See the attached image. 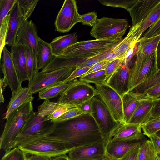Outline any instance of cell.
Instances as JSON below:
<instances>
[{
  "mask_svg": "<svg viewBox=\"0 0 160 160\" xmlns=\"http://www.w3.org/2000/svg\"><path fill=\"white\" fill-rule=\"evenodd\" d=\"M11 47L12 61L19 80L21 83L26 80L29 81L27 71L25 46L15 44Z\"/></svg>",
  "mask_w": 160,
  "mask_h": 160,
  "instance_id": "19",
  "label": "cell"
},
{
  "mask_svg": "<svg viewBox=\"0 0 160 160\" xmlns=\"http://www.w3.org/2000/svg\"><path fill=\"white\" fill-rule=\"evenodd\" d=\"M107 141L103 140L75 148L68 152L70 160H102L107 157Z\"/></svg>",
  "mask_w": 160,
  "mask_h": 160,
  "instance_id": "13",
  "label": "cell"
},
{
  "mask_svg": "<svg viewBox=\"0 0 160 160\" xmlns=\"http://www.w3.org/2000/svg\"><path fill=\"white\" fill-rule=\"evenodd\" d=\"M140 125L132 123L120 124L111 135L109 139L130 140L141 139L145 137L142 133Z\"/></svg>",
  "mask_w": 160,
  "mask_h": 160,
  "instance_id": "21",
  "label": "cell"
},
{
  "mask_svg": "<svg viewBox=\"0 0 160 160\" xmlns=\"http://www.w3.org/2000/svg\"><path fill=\"white\" fill-rule=\"evenodd\" d=\"M91 99L85 101L81 104L77 105L79 108L84 113L91 114L92 112Z\"/></svg>",
  "mask_w": 160,
  "mask_h": 160,
  "instance_id": "54",
  "label": "cell"
},
{
  "mask_svg": "<svg viewBox=\"0 0 160 160\" xmlns=\"http://www.w3.org/2000/svg\"><path fill=\"white\" fill-rule=\"evenodd\" d=\"M160 35L150 38L141 37L137 43V54L149 56L156 52Z\"/></svg>",
  "mask_w": 160,
  "mask_h": 160,
  "instance_id": "28",
  "label": "cell"
},
{
  "mask_svg": "<svg viewBox=\"0 0 160 160\" xmlns=\"http://www.w3.org/2000/svg\"><path fill=\"white\" fill-rule=\"evenodd\" d=\"M160 2V0H137L127 11L132 26L140 24Z\"/></svg>",
  "mask_w": 160,
  "mask_h": 160,
  "instance_id": "17",
  "label": "cell"
},
{
  "mask_svg": "<svg viewBox=\"0 0 160 160\" xmlns=\"http://www.w3.org/2000/svg\"><path fill=\"white\" fill-rule=\"evenodd\" d=\"M156 155L153 144L150 140H147L140 146L138 160H156Z\"/></svg>",
  "mask_w": 160,
  "mask_h": 160,
  "instance_id": "32",
  "label": "cell"
},
{
  "mask_svg": "<svg viewBox=\"0 0 160 160\" xmlns=\"http://www.w3.org/2000/svg\"><path fill=\"white\" fill-rule=\"evenodd\" d=\"M39 38L36 26L31 20H28L19 29L16 37L15 44L29 46L33 49L37 57Z\"/></svg>",
  "mask_w": 160,
  "mask_h": 160,
  "instance_id": "16",
  "label": "cell"
},
{
  "mask_svg": "<svg viewBox=\"0 0 160 160\" xmlns=\"http://www.w3.org/2000/svg\"><path fill=\"white\" fill-rule=\"evenodd\" d=\"M139 26L140 24L132 26L126 37L113 50L112 52L115 53L117 58L123 60L132 44L140 39L138 36Z\"/></svg>",
  "mask_w": 160,
  "mask_h": 160,
  "instance_id": "24",
  "label": "cell"
},
{
  "mask_svg": "<svg viewBox=\"0 0 160 160\" xmlns=\"http://www.w3.org/2000/svg\"><path fill=\"white\" fill-rule=\"evenodd\" d=\"M160 83V69L156 74L148 81L140 84L132 91L138 94H142L147 89Z\"/></svg>",
  "mask_w": 160,
  "mask_h": 160,
  "instance_id": "38",
  "label": "cell"
},
{
  "mask_svg": "<svg viewBox=\"0 0 160 160\" xmlns=\"http://www.w3.org/2000/svg\"><path fill=\"white\" fill-rule=\"evenodd\" d=\"M128 27L127 19L104 17L97 19L90 34L96 39L120 38Z\"/></svg>",
  "mask_w": 160,
  "mask_h": 160,
  "instance_id": "6",
  "label": "cell"
},
{
  "mask_svg": "<svg viewBox=\"0 0 160 160\" xmlns=\"http://www.w3.org/2000/svg\"><path fill=\"white\" fill-rule=\"evenodd\" d=\"M9 14L10 19L5 45L11 47L15 44L17 32L21 25L26 21L24 20L17 2Z\"/></svg>",
  "mask_w": 160,
  "mask_h": 160,
  "instance_id": "20",
  "label": "cell"
},
{
  "mask_svg": "<svg viewBox=\"0 0 160 160\" xmlns=\"http://www.w3.org/2000/svg\"><path fill=\"white\" fill-rule=\"evenodd\" d=\"M51 160H70L68 156L62 154L51 158Z\"/></svg>",
  "mask_w": 160,
  "mask_h": 160,
  "instance_id": "59",
  "label": "cell"
},
{
  "mask_svg": "<svg viewBox=\"0 0 160 160\" xmlns=\"http://www.w3.org/2000/svg\"><path fill=\"white\" fill-rule=\"evenodd\" d=\"M142 94L143 97L155 99L160 98V83L147 89Z\"/></svg>",
  "mask_w": 160,
  "mask_h": 160,
  "instance_id": "48",
  "label": "cell"
},
{
  "mask_svg": "<svg viewBox=\"0 0 160 160\" xmlns=\"http://www.w3.org/2000/svg\"><path fill=\"white\" fill-rule=\"evenodd\" d=\"M102 160H114L113 159H112L108 157H106V158H105Z\"/></svg>",
  "mask_w": 160,
  "mask_h": 160,
  "instance_id": "62",
  "label": "cell"
},
{
  "mask_svg": "<svg viewBox=\"0 0 160 160\" xmlns=\"http://www.w3.org/2000/svg\"><path fill=\"white\" fill-rule=\"evenodd\" d=\"M54 57L50 43L39 38L37 57L38 70L46 67L51 62Z\"/></svg>",
  "mask_w": 160,
  "mask_h": 160,
  "instance_id": "27",
  "label": "cell"
},
{
  "mask_svg": "<svg viewBox=\"0 0 160 160\" xmlns=\"http://www.w3.org/2000/svg\"><path fill=\"white\" fill-rule=\"evenodd\" d=\"M71 82L66 83H60L42 90L38 92L39 98L49 99L60 95L70 85Z\"/></svg>",
  "mask_w": 160,
  "mask_h": 160,
  "instance_id": "30",
  "label": "cell"
},
{
  "mask_svg": "<svg viewBox=\"0 0 160 160\" xmlns=\"http://www.w3.org/2000/svg\"><path fill=\"white\" fill-rule=\"evenodd\" d=\"M2 63H1V70L3 74L4 86H9L12 93L22 86V83L18 78L12 61L11 52L5 46L2 53Z\"/></svg>",
  "mask_w": 160,
  "mask_h": 160,
  "instance_id": "15",
  "label": "cell"
},
{
  "mask_svg": "<svg viewBox=\"0 0 160 160\" xmlns=\"http://www.w3.org/2000/svg\"><path fill=\"white\" fill-rule=\"evenodd\" d=\"M139 40L134 41L128 50L123 60L122 64L130 70L134 65L137 52V43Z\"/></svg>",
  "mask_w": 160,
  "mask_h": 160,
  "instance_id": "37",
  "label": "cell"
},
{
  "mask_svg": "<svg viewBox=\"0 0 160 160\" xmlns=\"http://www.w3.org/2000/svg\"><path fill=\"white\" fill-rule=\"evenodd\" d=\"M92 66L86 67L83 68H76L70 76L66 79L60 82L66 83L71 82L78 78H80L82 76L87 72Z\"/></svg>",
  "mask_w": 160,
  "mask_h": 160,
  "instance_id": "49",
  "label": "cell"
},
{
  "mask_svg": "<svg viewBox=\"0 0 160 160\" xmlns=\"http://www.w3.org/2000/svg\"><path fill=\"white\" fill-rule=\"evenodd\" d=\"M98 96L107 107L115 120L126 124L123 114L122 97L105 83L95 85Z\"/></svg>",
  "mask_w": 160,
  "mask_h": 160,
  "instance_id": "11",
  "label": "cell"
},
{
  "mask_svg": "<svg viewBox=\"0 0 160 160\" xmlns=\"http://www.w3.org/2000/svg\"><path fill=\"white\" fill-rule=\"evenodd\" d=\"M25 50L27 71L29 81L39 72L37 65V56L33 49L29 46H25Z\"/></svg>",
  "mask_w": 160,
  "mask_h": 160,
  "instance_id": "29",
  "label": "cell"
},
{
  "mask_svg": "<svg viewBox=\"0 0 160 160\" xmlns=\"http://www.w3.org/2000/svg\"><path fill=\"white\" fill-rule=\"evenodd\" d=\"M77 42V33L73 32L58 37L49 43L54 57L59 55L67 48Z\"/></svg>",
  "mask_w": 160,
  "mask_h": 160,
  "instance_id": "26",
  "label": "cell"
},
{
  "mask_svg": "<svg viewBox=\"0 0 160 160\" xmlns=\"http://www.w3.org/2000/svg\"><path fill=\"white\" fill-rule=\"evenodd\" d=\"M77 107L78 106L76 104L64 103L52 114L46 117L44 120L55 119L68 111Z\"/></svg>",
  "mask_w": 160,
  "mask_h": 160,
  "instance_id": "43",
  "label": "cell"
},
{
  "mask_svg": "<svg viewBox=\"0 0 160 160\" xmlns=\"http://www.w3.org/2000/svg\"><path fill=\"white\" fill-rule=\"evenodd\" d=\"M17 2V0H0V24L9 14Z\"/></svg>",
  "mask_w": 160,
  "mask_h": 160,
  "instance_id": "44",
  "label": "cell"
},
{
  "mask_svg": "<svg viewBox=\"0 0 160 160\" xmlns=\"http://www.w3.org/2000/svg\"><path fill=\"white\" fill-rule=\"evenodd\" d=\"M144 98L132 91L128 92L122 97L124 118L127 123Z\"/></svg>",
  "mask_w": 160,
  "mask_h": 160,
  "instance_id": "25",
  "label": "cell"
},
{
  "mask_svg": "<svg viewBox=\"0 0 160 160\" xmlns=\"http://www.w3.org/2000/svg\"><path fill=\"white\" fill-rule=\"evenodd\" d=\"M123 39L109 38L82 41L69 46L56 56L64 59H83L84 60L103 53L111 51Z\"/></svg>",
  "mask_w": 160,
  "mask_h": 160,
  "instance_id": "3",
  "label": "cell"
},
{
  "mask_svg": "<svg viewBox=\"0 0 160 160\" xmlns=\"http://www.w3.org/2000/svg\"><path fill=\"white\" fill-rule=\"evenodd\" d=\"M157 99L144 98L127 123L141 125L151 118V112Z\"/></svg>",
  "mask_w": 160,
  "mask_h": 160,
  "instance_id": "23",
  "label": "cell"
},
{
  "mask_svg": "<svg viewBox=\"0 0 160 160\" xmlns=\"http://www.w3.org/2000/svg\"><path fill=\"white\" fill-rule=\"evenodd\" d=\"M0 102L1 103H4L5 100L3 92L5 88L4 86L3 78L0 79Z\"/></svg>",
  "mask_w": 160,
  "mask_h": 160,
  "instance_id": "57",
  "label": "cell"
},
{
  "mask_svg": "<svg viewBox=\"0 0 160 160\" xmlns=\"http://www.w3.org/2000/svg\"><path fill=\"white\" fill-rule=\"evenodd\" d=\"M79 15L76 1L65 0L55 20V30L63 33L68 32L79 22Z\"/></svg>",
  "mask_w": 160,
  "mask_h": 160,
  "instance_id": "12",
  "label": "cell"
},
{
  "mask_svg": "<svg viewBox=\"0 0 160 160\" xmlns=\"http://www.w3.org/2000/svg\"><path fill=\"white\" fill-rule=\"evenodd\" d=\"M18 147L27 154L41 155L50 158L66 154L72 150L68 143L50 135L29 136Z\"/></svg>",
  "mask_w": 160,
  "mask_h": 160,
  "instance_id": "2",
  "label": "cell"
},
{
  "mask_svg": "<svg viewBox=\"0 0 160 160\" xmlns=\"http://www.w3.org/2000/svg\"><path fill=\"white\" fill-rule=\"evenodd\" d=\"M156 58L158 70L160 69V39L156 50Z\"/></svg>",
  "mask_w": 160,
  "mask_h": 160,
  "instance_id": "58",
  "label": "cell"
},
{
  "mask_svg": "<svg viewBox=\"0 0 160 160\" xmlns=\"http://www.w3.org/2000/svg\"><path fill=\"white\" fill-rule=\"evenodd\" d=\"M140 147L133 149L119 160H138V154Z\"/></svg>",
  "mask_w": 160,
  "mask_h": 160,
  "instance_id": "52",
  "label": "cell"
},
{
  "mask_svg": "<svg viewBox=\"0 0 160 160\" xmlns=\"http://www.w3.org/2000/svg\"><path fill=\"white\" fill-rule=\"evenodd\" d=\"M123 60L116 58L111 61L107 67L105 71V82L118 68L122 64Z\"/></svg>",
  "mask_w": 160,
  "mask_h": 160,
  "instance_id": "47",
  "label": "cell"
},
{
  "mask_svg": "<svg viewBox=\"0 0 160 160\" xmlns=\"http://www.w3.org/2000/svg\"><path fill=\"white\" fill-rule=\"evenodd\" d=\"M98 96L95 88L89 83L76 78L71 82L60 95L58 102L78 105Z\"/></svg>",
  "mask_w": 160,
  "mask_h": 160,
  "instance_id": "9",
  "label": "cell"
},
{
  "mask_svg": "<svg viewBox=\"0 0 160 160\" xmlns=\"http://www.w3.org/2000/svg\"><path fill=\"white\" fill-rule=\"evenodd\" d=\"M64 103L58 102H51L45 99L43 103L38 107V113L39 115L46 117L52 114Z\"/></svg>",
  "mask_w": 160,
  "mask_h": 160,
  "instance_id": "35",
  "label": "cell"
},
{
  "mask_svg": "<svg viewBox=\"0 0 160 160\" xmlns=\"http://www.w3.org/2000/svg\"><path fill=\"white\" fill-rule=\"evenodd\" d=\"M91 102V115L97 123L103 140L107 142L121 124L115 120L107 106L99 97H94Z\"/></svg>",
  "mask_w": 160,
  "mask_h": 160,
  "instance_id": "7",
  "label": "cell"
},
{
  "mask_svg": "<svg viewBox=\"0 0 160 160\" xmlns=\"http://www.w3.org/2000/svg\"><path fill=\"white\" fill-rule=\"evenodd\" d=\"M155 134L160 138V130L157 132Z\"/></svg>",
  "mask_w": 160,
  "mask_h": 160,
  "instance_id": "63",
  "label": "cell"
},
{
  "mask_svg": "<svg viewBox=\"0 0 160 160\" xmlns=\"http://www.w3.org/2000/svg\"><path fill=\"white\" fill-rule=\"evenodd\" d=\"M160 117V98L156 99L151 114V118Z\"/></svg>",
  "mask_w": 160,
  "mask_h": 160,
  "instance_id": "55",
  "label": "cell"
},
{
  "mask_svg": "<svg viewBox=\"0 0 160 160\" xmlns=\"http://www.w3.org/2000/svg\"><path fill=\"white\" fill-rule=\"evenodd\" d=\"M158 70L156 52L149 56L137 54L135 63L129 72L128 92L150 79Z\"/></svg>",
  "mask_w": 160,
  "mask_h": 160,
  "instance_id": "5",
  "label": "cell"
},
{
  "mask_svg": "<svg viewBox=\"0 0 160 160\" xmlns=\"http://www.w3.org/2000/svg\"><path fill=\"white\" fill-rule=\"evenodd\" d=\"M97 13L94 11L79 15V22L83 25L93 27L97 19Z\"/></svg>",
  "mask_w": 160,
  "mask_h": 160,
  "instance_id": "46",
  "label": "cell"
},
{
  "mask_svg": "<svg viewBox=\"0 0 160 160\" xmlns=\"http://www.w3.org/2000/svg\"><path fill=\"white\" fill-rule=\"evenodd\" d=\"M156 160H160V155L157 154Z\"/></svg>",
  "mask_w": 160,
  "mask_h": 160,
  "instance_id": "61",
  "label": "cell"
},
{
  "mask_svg": "<svg viewBox=\"0 0 160 160\" xmlns=\"http://www.w3.org/2000/svg\"><path fill=\"white\" fill-rule=\"evenodd\" d=\"M143 134L148 137L160 130V117L152 118L141 125Z\"/></svg>",
  "mask_w": 160,
  "mask_h": 160,
  "instance_id": "34",
  "label": "cell"
},
{
  "mask_svg": "<svg viewBox=\"0 0 160 160\" xmlns=\"http://www.w3.org/2000/svg\"><path fill=\"white\" fill-rule=\"evenodd\" d=\"M112 51L103 53L98 55L85 59L82 62H78L76 65V68L92 66L97 63L106 59L109 53Z\"/></svg>",
  "mask_w": 160,
  "mask_h": 160,
  "instance_id": "40",
  "label": "cell"
},
{
  "mask_svg": "<svg viewBox=\"0 0 160 160\" xmlns=\"http://www.w3.org/2000/svg\"><path fill=\"white\" fill-rule=\"evenodd\" d=\"M148 138L153 144L156 153L160 155V138L156 134L150 135Z\"/></svg>",
  "mask_w": 160,
  "mask_h": 160,
  "instance_id": "53",
  "label": "cell"
},
{
  "mask_svg": "<svg viewBox=\"0 0 160 160\" xmlns=\"http://www.w3.org/2000/svg\"><path fill=\"white\" fill-rule=\"evenodd\" d=\"M10 16L8 14L0 24V58H1L2 51L5 46L8 34Z\"/></svg>",
  "mask_w": 160,
  "mask_h": 160,
  "instance_id": "41",
  "label": "cell"
},
{
  "mask_svg": "<svg viewBox=\"0 0 160 160\" xmlns=\"http://www.w3.org/2000/svg\"><path fill=\"white\" fill-rule=\"evenodd\" d=\"M160 19V2L140 24L138 36L140 38L144 33Z\"/></svg>",
  "mask_w": 160,
  "mask_h": 160,
  "instance_id": "31",
  "label": "cell"
},
{
  "mask_svg": "<svg viewBox=\"0 0 160 160\" xmlns=\"http://www.w3.org/2000/svg\"><path fill=\"white\" fill-rule=\"evenodd\" d=\"M32 95L30 89L28 87H21L12 92L3 119H7L12 112L27 102H32L34 98Z\"/></svg>",
  "mask_w": 160,
  "mask_h": 160,
  "instance_id": "22",
  "label": "cell"
},
{
  "mask_svg": "<svg viewBox=\"0 0 160 160\" xmlns=\"http://www.w3.org/2000/svg\"><path fill=\"white\" fill-rule=\"evenodd\" d=\"M46 117L32 111L24 123L18 136L13 148L18 147L28 137L37 135H50L53 132L55 123L51 120H44Z\"/></svg>",
  "mask_w": 160,
  "mask_h": 160,
  "instance_id": "8",
  "label": "cell"
},
{
  "mask_svg": "<svg viewBox=\"0 0 160 160\" xmlns=\"http://www.w3.org/2000/svg\"><path fill=\"white\" fill-rule=\"evenodd\" d=\"M101 4L107 6L121 8L127 10L130 8L137 0H99Z\"/></svg>",
  "mask_w": 160,
  "mask_h": 160,
  "instance_id": "39",
  "label": "cell"
},
{
  "mask_svg": "<svg viewBox=\"0 0 160 160\" xmlns=\"http://www.w3.org/2000/svg\"><path fill=\"white\" fill-rule=\"evenodd\" d=\"M76 68V65H74L47 72H39L29 81L28 87L30 88L32 94L36 93L63 81L70 76Z\"/></svg>",
  "mask_w": 160,
  "mask_h": 160,
  "instance_id": "10",
  "label": "cell"
},
{
  "mask_svg": "<svg viewBox=\"0 0 160 160\" xmlns=\"http://www.w3.org/2000/svg\"><path fill=\"white\" fill-rule=\"evenodd\" d=\"M38 1V0H17L25 21L28 20Z\"/></svg>",
  "mask_w": 160,
  "mask_h": 160,
  "instance_id": "33",
  "label": "cell"
},
{
  "mask_svg": "<svg viewBox=\"0 0 160 160\" xmlns=\"http://www.w3.org/2000/svg\"><path fill=\"white\" fill-rule=\"evenodd\" d=\"M50 135L68 143L72 150L104 140L94 119L87 113L55 123Z\"/></svg>",
  "mask_w": 160,
  "mask_h": 160,
  "instance_id": "1",
  "label": "cell"
},
{
  "mask_svg": "<svg viewBox=\"0 0 160 160\" xmlns=\"http://www.w3.org/2000/svg\"><path fill=\"white\" fill-rule=\"evenodd\" d=\"M159 29L160 19L148 29L142 35V37L146 38H150Z\"/></svg>",
  "mask_w": 160,
  "mask_h": 160,
  "instance_id": "51",
  "label": "cell"
},
{
  "mask_svg": "<svg viewBox=\"0 0 160 160\" xmlns=\"http://www.w3.org/2000/svg\"><path fill=\"white\" fill-rule=\"evenodd\" d=\"M111 61L105 59L97 63L93 66L87 72L81 77L94 72L105 70Z\"/></svg>",
  "mask_w": 160,
  "mask_h": 160,
  "instance_id": "50",
  "label": "cell"
},
{
  "mask_svg": "<svg viewBox=\"0 0 160 160\" xmlns=\"http://www.w3.org/2000/svg\"><path fill=\"white\" fill-rule=\"evenodd\" d=\"M26 160H27L26 159Z\"/></svg>",
  "mask_w": 160,
  "mask_h": 160,
  "instance_id": "64",
  "label": "cell"
},
{
  "mask_svg": "<svg viewBox=\"0 0 160 160\" xmlns=\"http://www.w3.org/2000/svg\"><path fill=\"white\" fill-rule=\"evenodd\" d=\"M105 70L94 72L79 78V79L88 83H92L95 85L105 83Z\"/></svg>",
  "mask_w": 160,
  "mask_h": 160,
  "instance_id": "36",
  "label": "cell"
},
{
  "mask_svg": "<svg viewBox=\"0 0 160 160\" xmlns=\"http://www.w3.org/2000/svg\"><path fill=\"white\" fill-rule=\"evenodd\" d=\"M159 35H160V29L155 33L151 37Z\"/></svg>",
  "mask_w": 160,
  "mask_h": 160,
  "instance_id": "60",
  "label": "cell"
},
{
  "mask_svg": "<svg viewBox=\"0 0 160 160\" xmlns=\"http://www.w3.org/2000/svg\"><path fill=\"white\" fill-rule=\"evenodd\" d=\"M83 113H84L77 107L68 111L57 119L51 120L55 123H58L74 118Z\"/></svg>",
  "mask_w": 160,
  "mask_h": 160,
  "instance_id": "45",
  "label": "cell"
},
{
  "mask_svg": "<svg viewBox=\"0 0 160 160\" xmlns=\"http://www.w3.org/2000/svg\"><path fill=\"white\" fill-rule=\"evenodd\" d=\"M147 140L145 137L138 139L130 140L111 139L107 142L106 156L114 160H119L133 149L140 146Z\"/></svg>",
  "mask_w": 160,
  "mask_h": 160,
  "instance_id": "14",
  "label": "cell"
},
{
  "mask_svg": "<svg viewBox=\"0 0 160 160\" xmlns=\"http://www.w3.org/2000/svg\"><path fill=\"white\" fill-rule=\"evenodd\" d=\"M27 160H51V158L42 155L31 154L29 157H27Z\"/></svg>",
  "mask_w": 160,
  "mask_h": 160,
  "instance_id": "56",
  "label": "cell"
},
{
  "mask_svg": "<svg viewBox=\"0 0 160 160\" xmlns=\"http://www.w3.org/2000/svg\"><path fill=\"white\" fill-rule=\"evenodd\" d=\"M26 154L18 147H16L5 152L1 160H26Z\"/></svg>",
  "mask_w": 160,
  "mask_h": 160,
  "instance_id": "42",
  "label": "cell"
},
{
  "mask_svg": "<svg viewBox=\"0 0 160 160\" xmlns=\"http://www.w3.org/2000/svg\"><path fill=\"white\" fill-rule=\"evenodd\" d=\"M33 111V102H29L12 112L6 119L0 139V148L7 152L13 148L24 123Z\"/></svg>",
  "mask_w": 160,
  "mask_h": 160,
  "instance_id": "4",
  "label": "cell"
},
{
  "mask_svg": "<svg viewBox=\"0 0 160 160\" xmlns=\"http://www.w3.org/2000/svg\"><path fill=\"white\" fill-rule=\"evenodd\" d=\"M130 70L124 65H121L105 84L122 97L128 91Z\"/></svg>",
  "mask_w": 160,
  "mask_h": 160,
  "instance_id": "18",
  "label": "cell"
}]
</instances>
